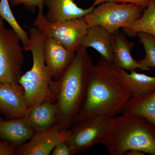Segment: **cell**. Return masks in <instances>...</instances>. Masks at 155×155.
Returning <instances> with one entry per match:
<instances>
[{"mask_svg": "<svg viewBox=\"0 0 155 155\" xmlns=\"http://www.w3.org/2000/svg\"><path fill=\"white\" fill-rule=\"evenodd\" d=\"M125 34L134 37L139 32H145L155 37V3L150 0L148 5L138 19L122 28Z\"/></svg>", "mask_w": 155, "mask_h": 155, "instance_id": "cell-19", "label": "cell"}, {"mask_svg": "<svg viewBox=\"0 0 155 155\" xmlns=\"http://www.w3.org/2000/svg\"><path fill=\"white\" fill-rule=\"evenodd\" d=\"M121 114L141 116L155 126V91L148 94L130 97Z\"/></svg>", "mask_w": 155, "mask_h": 155, "instance_id": "cell-18", "label": "cell"}, {"mask_svg": "<svg viewBox=\"0 0 155 155\" xmlns=\"http://www.w3.org/2000/svg\"><path fill=\"white\" fill-rule=\"evenodd\" d=\"M0 17L6 21L18 35L25 51H28L30 44L29 33L20 26L11 11L8 0H0Z\"/></svg>", "mask_w": 155, "mask_h": 155, "instance_id": "cell-20", "label": "cell"}, {"mask_svg": "<svg viewBox=\"0 0 155 155\" xmlns=\"http://www.w3.org/2000/svg\"><path fill=\"white\" fill-rule=\"evenodd\" d=\"M112 117L102 115L75 122L70 128L66 142L72 155L86 151L97 143H102L107 132Z\"/></svg>", "mask_w": 155, "mask_h": 155, "instance_id": "cell-8", "label": "cell"}, {"mask_svg": "<svg viewBox=\"0 0 155 155\" xmlns=\"http://www.w3.org/2000/svg\"><path fill=\"white\" fill-rule=\"evenodd\" d=\"M16 147L0 138V155H15Z\"/></svg>", "mask_w": 155, "mask_h": 155, "instance_id": "cell-24", "label": "cell"}, {"mask_svg": "<svg viewBox=\"0 0 155 155\" xmlns=\"http://www.w3.org/2000/svg\"><path fill=\"white\" fill-rule=\"evenodd\" d=\"M134 45V43L128 41L125 33L120 29L112 34V48L114 56L112 65L130 72L137 69L143 70L138 61H135L131 55V51Z\"/></svg>", "mask_w": 155, "mask_h": 155, "instance_id": "cell-14", "label": "cell"}, {"mask_svg": "<svg viewBox=\"0 0 155 155\" xmlns=\"http://www.w3.org/2000/svg\"><path fill=\"white\" fill-rule=\"evenodd\" d=\"M44 52L46 65L55 80L63 75L74 60L76 54L67 49L54 39L46 37Z\"/></svg>", "mask_w": 155, "mask_h": 155, "instance_id": "cell-12", "label": "cell"}, {"mask_svg": "<svg viewBox=\"0 0 155 155\" xmlns=\"http://www.w3.org/2000/svg\"><path fill=\"white\" fill-rule=\"evenodd\" d=\"M29 110L19 84L0 83V114L7 120L25 118Z\"/></svg>", "mask_w": 155, "mask_h": 155, "instance_id": "cell-10", "label": "cell"}, {"mask_svg": "<svg viewBox=\"0 0 155 155\" xmlns=\"http://www.w3.org/2000/svg\"><path fill=\"white\" fill-rule=\"evenodd\" d=\"M52 155H72V150L66 140L58 143L52 152Z\"/></svg>", "mask_w": 155, "mask_h": 155, "instance_id": "cell-23", "label": "cell"}, {"mask_svg": "<svg viewBox=\"0 0 155 155\" xmlns=\"http://www.w3.org/2000/svg\"><path fill=\"white\" fill-rule=\"evenodd\" d=\"M145 154L144 153L136 150H130L125 154L126 155H144Z\"/></svg>", "mask_w": 155, "mask_h": 155, "instance_id": "cell-26", "label": "cell"}, {"mask_svg": "<svg viewBox=\"0 0 155 155\" xmlns=\"http://www.w3.org/2000/svg\"><path fill=\"white\" fill-rule=\"evenodd\" d=\"M153 1H154V2L155 3V0H153Z\"/></svg>", "mask_w": 155, "mask_h": 155, "instance_id": "cell-28", "label": "cell"}, {"mask_svg": "<svg viewBox=\"0 0 155 155\" xmlns=\"http://www.w3.org/2000/svg\"><path fill=\"white\" fill-rule=\"evenodd\" d=\"M93 65L87 48L81 46L74 60L61 77L51 80L50 87L55 98L58 111L55 124L59 130L70 129L76 122Z\"/></svg>", "mask_w": 155, "mask_h": 155, "instance_id": "cell-1", "label": "cell"}, {"mask_svg": "<svg viewBox=\"0 0 155 155\" xmlns=\"http://www.w3.org/2000/svg\"><path fill=\"white\" fill-rule=\"evenodd\" d=\"M43 11L38 10L35 26L46 37L54 39L67 49L76 53L89 27L87 23L82 18L60 22H49Z\"/></svg>", "mask_w": 155, "mask_h": 155, "instance_id": "cell-7", "label": "cell"}, {"mask_svg": "<svg viewBox=\"0 0 155 155\" xmlns=\"http://www.w3.org/2000/svg\"><path fill=\"white\" fill-rule=\"evenodd\" d=\"M29 38L28 51L32 54L33 64L30 70L21 75L19 84L24 89L25 104L30 110L45 101L55 103V98L49 86L53 78L45 61L46 36L34 26L29 28Z\"/></svg>", "mask_w": 155, "mask_h": 155, "instance_id": "cell-4", "label": "cell"}, {"mask_svg": "<svg viewBox=\"0 0 155 155\" xmlns=\"http://www.w3.org/2000/svg\"><path fill=\"white\" fill-rule=\"evenodd\" d=\"M4 21L0 17V83L19 84L25 50L18 35L6 28Z\"/></svg>", "mask_w": 155, "mask_h": 155, "instance_id": "cell-6", "label": "cell"}, {"mask_svg": "<svg viewBox=\"0 0 155 155\" xmlns=\"http://www.w3.org/2000/svg\"><path fill=\"white\" fill-rule=\"evenodd\" d=\"M44 5L48 8L44 15L50 22H60L82 18L91 13L95 6L94 5L86 9L77 5L74 0H44Z\"/></svg>", "mask_w": 155, "mask_h": 155, "instance_id": "cell-13", "label": "cell"}, {"mask_svg": "<svg viewBox=\"0 0 155 155\" xmlns=\"http://www.w3.org/2000/svg\"><path fill=\"white\" fill-rule=\"evenodd\" d=\"M145 8L131 3L107 2L95 7L82 19L89 26L100 25L113 34L141 17Z\"/></svg>", "mask_w": 155, "mask_h": 155, "instance_id": "cell-5", "label": "cell"}, {"mask_svg": "<svg viewBox=\"0 0 155 155\" xmlns=\"http://www.w3.org/2000/svg\"><path fill=\"white\" fill-rule=\"evenodd\" d=\"M116 1V0H94L93 5L96 6L107 2H115Z\"/></svg>", "mask_w": 155, "mask_h": 155, "instance_id": "cell-27", "label": "cell"}, {"mask_svg": "<svg viewBox=\"0 0 155 155\" xmlns=\"http://www.w3.org/2000/svg\"><path fill=\"white\" fill-rule=\"evenodd\" d=\"M131 97L111 75L106 60L101 58L91 69L84 99L76 122L97 116L113 117L121 114Z\"/></svg>", "mask_w": 155, "mask_h": 155, "instance_id": "cell-2", "label": "cell"}, {"mask_svg": "<svg viewBox=\"0 0 155 155\" xmlns=\"http://www.w3.org/2000/svg\"><path fill=\"white\" fill-rule=\"evenodd\" d=\"M10 4L13 7L23 5L25 9L34 13L36 8L38 10H43L44 0H8Z\"/></svg>", "mask_w": 155, "mask_h": 155, "instance_id": "cell-22", "label": "cell"}, {"mask_svg": "<svg viewBox=\"0 0 155 155\" xmlns=\"http://www.w3.org/2000/svg\"><path fill=\"white\" fill-rule=\"evenodd\" d=\"M34 134L26 117L9 120L0 119V138L16 148L29 140Z\"/></svg>", "mask_w": 155, "mask_h": 155, "instance_id": "cell-15", "label": "cell"}, {"mask_svg": "<svg viewBox=\"0 0 155 155\" xmlns=\"http://www.w3.org/2000/svg\"><path fill=\"white\" fill-rule=\"evenodd\" d=\"M106 64L111 75L131 96L142 95L155 91V77L138 73L135 70L128 73L107 61Z\"/></svg>", "mask_w": 155, "mask_h": 155, "instance_id": "cell-11", "label": "cell"}, {"mask_svg": "<svg viewBox=\"0 0 155 155\" xmlns=\"http://www.w3.org/2000/svg\"><path fill=\"white\" fill-rule=\"evenodd\" d=\"M58 113L55 103L45 101L30 109L26 118L35 133H40L55 124Z\"/></svg>", "mask_w": 155, "mask_h": 155, "instance_id": "cell-17", "label": "cell"}, {"mask_svg": "<svg viewBox=\"0 0 155 155\" xmlns=\"http://www.w3.org/2000/svg\"><path fill=\"white\" fill-rule=\"evenodd\" d=\"M150 0H116V2L128 3L135 4L146 8L148 5Z\"/></svg>", "mask_w": 155, "mask_h": 155, "instance_id": "cell-25", "label": "cell"}, {"mask_svg": "<svg viewBox=\"0 0 155 155\" xmlns=\"http://www.w3.org/2000/svg\"><path fill=\"white\" fill-rule=\"evenodd\" d=\"M81 46L92 48L97 51L106 61L111 64L114 62L112 48V34L102 26L92 25L81 42Z\"/></svg>", "mask_w": 155, "mask_h": 155, "instance_id": "cell-16", "label": "cell"}, {"mask_svg": "<svg viewBox=\"0 0 155 155\" xmlns=\"http://www.w3.org/2000/svg\"><path fill=\"white\" fill-rule=\"evenodd\" d=\"M102 144L111 155H125L131 150L155 155V126L138 115H116L111 119Z\"/></svg>", "mask_w": 155, "mask_h": 155, "instance_id": "cell-3", "label": "cell"}, {"mask_svg": "<svg viewBox=\"0 0 155 155\" xmlns=\"http://www.w3.org/2000/svg\"><path fill=\"white\" fill-rule=\"evenodd\" d=\"M139 41L143 45L145 56L139 64L143 71H149L155 67V37L149 34L139 32L137 34Z\"/></svg>", "mask_w": 155, "mask_h": 155, "instance_id": "cell-21", "label": "cell"}, {"mask_svg": "<svg viewBox=\"0 0 155 155\" xmlns=\"http://www.w3.org/2000/svg\"><path fill=\"white\" fill-rule=\"evenodd\" d=\"M70 129L60 130L56 124L43 132L35 133L29 141L16 148V155H49L56 146L65 141Z\"/></svg>", "mask_w": 155, "mask_h": 155, "instance_id": "cell-9", "label": "cell"}]
</instances>
